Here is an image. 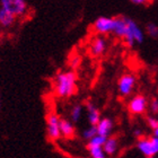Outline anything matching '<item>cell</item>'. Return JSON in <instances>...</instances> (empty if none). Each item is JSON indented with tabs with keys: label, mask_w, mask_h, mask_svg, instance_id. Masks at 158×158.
I'll return each mask as SVG.
<instances>
[{
	"label": "cell",
	"mask_w": 158,
	"mask_h": 158,
	"mask_svg": "<svg viewBox=\"0 0 158 158\" xmlns=\"http://www.w3.org/2000/svg\"><path fill=\"white\" fill-rule=\"evenodd\" d=\"M113 35L123 41L125 45L133 48L135 44H141L145 40V30H142L135 20L124 16L115 17V28Z\"/></svg>",
	"instance_id": "cell-1"
},
{
	"label": "cell",
	"mask_w": 158,
	"mask_h": 158,
	"mask_svg": "<svg viewBox=\"0 0 158 158\" xmlns=\"http://www.w3.org/2000/svg\"><path fill=\"white\" fill-rule=\"evenodd\" d=\"M53 90L60 98H69L73 96L77 92L76 73L71 70L58 73L53 80Z\"/></svg>",
	"instance_id": "cell-2"
},
{
	"label": "cell",
	"mask_w": 158,
	"mask_h": 158,
	"mask_svg": "<svg viewBox=\"0 0 158 158\" xmlns=\"http://www.w3.org/2000/svg\"><path fill=\"white\" fill-rule=\"evenodd\" d=\"M0 8L13 14L17 18L27 16L30 9L26 0H0Z\"/></svg>",
	"instance_id": "cell-3"
},
{
	"label": "cell",
	"mask_w": 158,
	"mask_h": 158,
	"mask_svg": "<svg viewBox=\"0 0 158 158\" xmlns=\"http://www.w3.org/2000/svg\"><path fill=\"white\" fill-rule=\"evenodd\" d=\"M92 28L96 35L107 36L110 34H113L115 28V17H98L93 23Z\"/></svg>",
	"instance_id": "cell-4"
},
{
	"label": "cell",
	"mask_w": 158,
	"mask_h": 158,
	"mask_svg": "<svg viewBox=\"0 0 158 158\" xmlns=\"http://www.w3.org/2000/svg\"><path fill=\"white\" fill-rule=\"evenodd\" d=\"M60 121L61 118H59V115L54 112L46 115V135L50 141H58L62 137L60 130Z\"/></svg>",
	"instance_id": "cell-5"
},
{
	"label": "cell",
	"mask_w": 158,
	"mask_h": 158,
	"mask_svg": "<svg viewBox=\"0 0 158 158\" xmlns=\"http://www.w3.org/2000/svg\"><path fill=\"white\" fill-rule=\"evenodd\" d=\"M137 148L145 157H154L158 154V138L157 137H142L137 142Z\"/></svg>",
	"instance_id": "cell-6"
},
{
	"label": "cell",
	"mask_w": 158,
	"mask_h": 158,
	"mask_svg": "<svg viewBox=\"0 0 158 158\" xmlns=\"http://www.w3.org/2000/svg\"><path fill=\"white\" fill-rule=\"evenodd\" d=\"M149 102L147 101L146 96L141 94L132 96L128 103V111L131 115H142L148 110Z\"/></svg>",
	"instance_id": "cell-7"
},
{
	"label": "cell",
	"mask_w": 158,
	"mask_h": 158,
	"mask_svg": "<svg viewBox=\"0 0 158 158\" xmlns=\"http://www.w3.org/2000/svg\"><path fill=\"white\" fill-rule=\"evenodd\" d=\"M107 48H109V42H107L106 36H103V35H95V36L90 40V42H89L88 50L92 56H94V58H99V56H102L103 54H105Z\"/></svg>",
	"instance_id": "cell-8"
},
{
	"label": "cell",
	"mask_w": 158,
	"mask_h": 158,
	"mask_svg": "<svg viewBox=\"0 0 158 158\" xmlns=\"http://www.w3.org/2000/svg\"><path fill=\"white\" fill-rule=\"evenodd\" d=\"M135 87V77L132 73H124L118 78V92L122 97H128Z\"/></svg>",
	"instance_id": "cell-9"
},
{
	"label": "cell",
	"mask_w": 158,
	"mask_h": 158,
	"mask_svg": "<svg viewBox=\"0 0 158 158\" xmlns=\"http://www.w3.org/2000/svg\"><path fill=\"white\" fill-rule=\"evenodd\" d=\"M85 109L87 112V118H88V122L90 125H97L99 123V121L102 120L101 118V112L95 106V104L90 101H87L85 103Z\"/></svg>",
	"instance_id": "cell-10"
},
{
	"label": "cell",
	"mask_w": 158,
	"mask_h": 158,
	"mask_svg": "<svg viewBox=\"0 0 158 158\" xmlns=\"http://www.w3.org/2000/svg\"><path fill=\"white\" fill-rule=\"evenodd\" d=\"M17 17H15L13 14L8 13L7 10L0 8V27L1 30H10L16 25Z\"/></svg>",
	"instance_id": "cell-11"
},
{
	"label": "cell",
	"mask_w": 158,
	"mask_h": 158,
	"mask_svg": "<svg viewBox=\"0 0 158 158\" xmlns=\"http://www.w3.org/2000/svg\"><path fill=\"white\" fill-rule=\"evenodd\" d=\"M60 130H61V135L66 139H73L76 135V129L71 121L67 118H61L60 121Z\"/></svg>",
	"instance_id": "cell-12"
},
{
	"label": "cell",
	"mask_w": 158,
	"mask_h": 158,
	"mask_svg": "<svg viewBox=\"0 0 158 158\" xmlns=\"http://www.w3.org/2000/svg\"><path fill=\"white\" fill-rule=\"evenodd\" d=\"M96 128H97V133L99 135L109 138V137H111L113 130V121L109 118H103L98 124L96 125Z\"/></svg>",
	"instance_id": "cell-13"
},
{
	"label": "cell",
	"mask_w": 158,
	"mask_h": 158,
	"mask_svg": "<svg viewBox=\"0 0 158 158\" xmlns=\"http://www.w3.org/2000/svg\"><path fill=\"white\" fill-rule=\"evenodd\" d=\"M104 152H106V155L109 157H112L116 154V152L118 150V139L115 135H111L106 139L105 145L103 146Z\"/></svg>",
	"instance_id": "cell-14"
},
{
	"label": "cell",
	"mask_w": 158,
	"mask_h": 158,
	"mask_svg": "<svg viewBox=\"0 0 158 158\" xmlns=\"http://www.w3.org/2000/svg\"><path fill=\"white\" fill-rule=\"evenodd\" d=\"M106 139H107L106 137H103V135H97L96 137H94L92 140L87 141V149L96 148V147H103V146L105 145Z\"/></svg>",
	"instance_id": "cell-15"
},
{
	"label": "cell",
	"mask_w": 158,
	"mask_h": 158,
	"mask_svg": "<svg viewBox=\"0 0 158 158\" xmlns=\"http://www.w3.org/2000/svg\"><path fill=\"white\" fill-rule=\"evenodd\" d=\"M82 111H84V106L80 104H76L73 106V109L70 111V118H71L73 123H76L79 121V118H81Z\"/></svg>",
	"instance_id": "cell-16"
},
{
	"label": "cell",
	"mask_w": 158,
	"mask_h": 158,
	"mask_svg": "<svg viewBox=\"0 0 158 158\" xmlns=\"http://www.w3.org/2000/svg\"><path fill=\"white\" fill-rule=\"evenodd\" d=\"M146 35H148L152 39H157L158 37V25L155 23H148L145 28Z\"/></svg>",
	"instance_id": "cell-17"
},
{
	"label": "cell",
	"mask_w": 158,
	"mask_h": 158,
	"mask_svg": "<svg viewBox=\"0 0 158 158\" xmlns=\"http://www.w3.org/2000/svg\"><path fill=\"white\" fill-rule=\"evenodd\" d=\"M89 155L92 158H107L109 156L106 155L103 147H96V148H89L88 149Z\"/></svg>",
	"instance_id": "cell-18"
},
{
	"label": "cell",
	"mask_w": 158,
	"mask_h": 158,
	"mask_svg": "<svg viewBox=\"0 0 158 158\" xmlns=\"http://www.w3.org/2000/svg\"><path fill=\"white\" fill-rule=\"evenodd\" d=\"M97 135H98L97 133V128H96L95 125H90L89 128L84 130V132H82V138L85 139V140H87V141H89V140H92Z\"/></svg>",
	"instance_id": "cell-19"
},
{
	"label": "cell",
	"mask_w": 158,
	"mask_h": 158,
	"mask_svg": "<svg viewBox=\"0 0 158 158\" xmlns=\"http://www.w3.org/2000/svg\"><path fill=\"white\" fill-rule=\"evenodd\" d=\"M148 109L152 114H157L158 113V99L157 98H152L149 101Z\"/></svg>",
	"instance_id": "cell-20"
},
{
	"label": "cell",
	"mask_w": 158,
	"mask_h": 158,
	"mask_svg": "<svg viewBox=\"0 0 158 158\" xmlns=\"http://www.w3.org/2000/svg\"><path fill=\"white\" fill-rule=\"evenodd\" d=\"M147 125L152 129V131L158 128V118L155 116H148L147 118Z\"/></svg>",
	"instance_id": "cell-21"
},
{
	"label": "cell",
	"mask_w": 158,
	"mask_h": 158,
	"mask_svg": "<svg viewBox=\"0 0 158 158\" xmlns=\"http://www.w3.org/2000/svg\"><path fill=\"white\" fill-rule=\"evenodd\" d=\"M130 1L135 5H138V6H148L154 0H130Z\"/></svg>",
	"instance_id": "cell-22"
},
{
	"label": "cell",
	"mask_w": 158,
	"mask_h": 158,
	"mask_svg": "<svg viewBox=\"0 0 158 158\" xmlns=\"http://www.w3.org/2000/svg\"><path fill=\"white\" fill-rule=\"evenodd\" d=\"M152 133H154V137H157V138H158V128L156 129V130H154V131H152Z\"/></svg>",
	"instance_id": "cell-23"
},
{
	"label": "cell",
	"mask_w": 158,
	"mask_h": 158,
	"mask_svg": "<svg viewBox=\"0 0 158 158\" xmlns=\"http://www.w3.org/2000/svg\"><path fill=\"white\" fill-rule=\"evenodd\" d=\"M1 34H2V30H1V27H0V37H1Z\"/></svg>",
	"instance_id": "cell-24"
},
{
	"label": "cell",
	"mask_w": 158,
	"mask_h": 158,
	"mask_svg": "<svg viewBox=\"0 0 158 158\" xmlns=\"http://www.w3.org/2000/svg\"><path fill=\"white\" fill-rule=\"evenodd\" d=\"M146 158H154V157H146Z\"/></svg>",
	"instance_id": "cell-25"
}]
</instances>
